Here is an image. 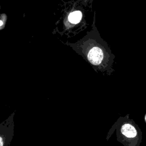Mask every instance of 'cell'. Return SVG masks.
Listing matches in <instances>:
<instances>
[{
  "instance_id": "5b68a950",
  "label": "cell",
  "mask_w": 146,
  "mask_h": 146,
  "mask_svg": "<svg viewBox=\"0 0 146 146\" xmlns=\"http://www.w3.org/2000/svg\"><path fill=\"white\" fill-rule=\"evenodd\" d=\"M145 121H146V116H145Z\"/></svg>"
},
{
  "instance_id": "7a4b0ae2",
  "label": "cell",
  "mask_w": 146,
  "mask_h": 146,
  "mask_svg": "<svg viewBox=\"0 0 146 146\" xmlns=\"http://www.w3.org/2000/svg\"><path fill=\"white\" fill-rule=\"evenodd\" d=\"M120 132L124 137L129 139L133 138L137 135V131L135 127L129 123H125L121 125Z\"/></svg>"
},
{
  "instance_id": "277c9868",
  "label": "cell",
  "mask_w": 146,
  "mask_h": 146,
  "mask_svg": "<svg viewBox=\"0 0 146 146\" xmlns=\"http://www.w3.org/2000/svg\"><path fill=\"white\" fill-rule=\"evenodd\" d=\"M6 16L5 14H2L1 16V29L3 27L4 25H5V22L6 21Z\"/></svg>"
},
{
  "instance_id": "3957f363",
  "label": "cell",
  "mask_w": 146,
  "mask_h": 146,
  "mask_svg": "<svg viewBox=\"0 0 146 146\" xmlns=\"http://www.w3.org/2000/svg\"><path fill=\"white\" fill-rule=\"evenodd\" d=\"M82 13L80 11H76L71 13L68 16V20L70 22L76 23L79 22L82 18Z\"/></svg>"
},
{
  "instance_id": "6da1fadb",
  "label": "cell",
  "mask_w": 146,
  "mask_h": 146,
  "mask_svg": "<svg viewBox=\"0 0 146 146\" xmlns=\"http://www.w3.org/2000/svg\"><path fill=\"white\" fill-rule=\"evenodd\" d=\"M15 114L14 111L0 124V146H10L14 134Z\"/></svg>"
}]
</instances>
